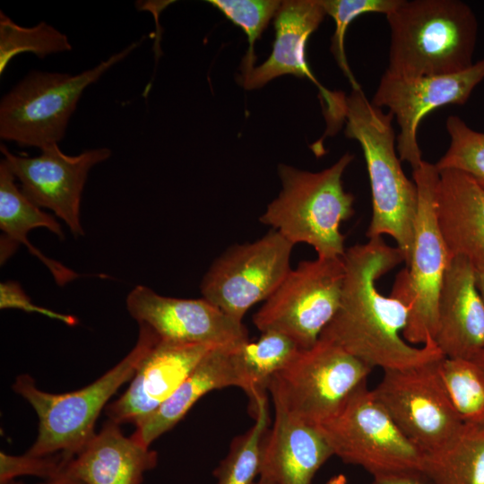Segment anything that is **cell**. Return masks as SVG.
<instances>
[{
    "label": "cell",
    "instance_id": "cell-10",
    "mask_svg": "<svg viewBox=\"0 0 484 484\" xmlns=\"http://www.w3.org/2000/svg\"><path fill=\"white\" fill-rule=\"evenodd\" d=\"M439 359L405 369L385 370L372 390L424 456L454 445L467 428L442 383L437 370Z\"/></svg>",
    "mask_w": 484,
    "mask_h": 484
},
{
    "label": "cell",
    "instance_id": "cell-14",
    "mask_svg": "<svg viewBox=\"0 0 484 484\" xmlns=\"http://www.w3.org/2000/svg\"><path fill=\"white\" fill-rule=\"evenodd\" d=\"M0 150L21 182L23 194L39 208L51 210L75 238L84 235L80 206L88 173L93 166L107 160L111 151L102 147L71 156L55 143L42 149L39 156L29 158L12 153L3 144Z\"/></svg>",
    "mask_w": 484,
    "mask_h": 484
},
{
    "label": "cell",
    "instance_id": "cell-7",
    "mask_svg": "<svg viewBox=\"0 0 484 484\" xmlns=\"http://www.w3.org/2000/svg\"><path fill=\"white\" fill-rule=\"evenodd\" d=\"M418 189L413 248L410 262L393 282L391 296L409 309L402 336L410 344H425L434 339L438 317L439 296L452 259L436 214L439 171L423 160L412 172Z\"/></svg>",
    "mask_w": 484,
    "mask_h": 484
},
{
    "label": "cell",
    "instance_id": "cell-33",
    "mask_svg": "<svg viewBox=\"0 0 484 484\" xmlns=\"http://www.w3.org/2000/svg\"><path fill=\"white\" fill-rule=\"evenodd\" d=\"M0 307L3 308H20L27 312H35L44 315L48 317L59 320L68 325L77 324L76 318L72 315H62L53 312L49 309L39 307L33 305L30 299L20 285L13 281L1 283L0 285Z\"/></svg>",
    "mask_w": 484,
    "mask_h": 484
},
{
    "label": "cell",
    "instance_id": "cell-39",
    "mask_svg": "<svg viewBox=\"0 0 484 484\" xmlns=\"http://www.w3.org/2000/svg\"><path fill=\"white\" fill-rule=\"evenodd\" d=\"M254 484H276V483L268 478L259 476L258 480L255 481Z\"/></svg>",
    "mask_w": 484,
    "mask_h": 484
},
{
    "label": "cell",
    "instance_id": "cell-36",
    "mask_svg": "<svg viewBox=\"0 0 484 484\" xmlns=\"http://www.w3.org/2000/svg\"><path fill=\"white\" fill-rule=\"evenodd\" d=\"M472 359L480 366V367L484 372V349L480 353H478ZM473 428L484 431V420L480 425Z\"/></svg>",
    "mask_w": 484,
    "mask_h": 484
},
{
    "label": "cell",
    "instance_id": "cell-4",
    "mask_svg": "<svg viewBox=\"0 0 484 484\" xmlns=\"http://www.w3.org/2000/svg\"><path fill=\"white\" fill-rule=\"evenodd\" d=\"M354 156L343 154L334 164L310 172L280 164L281 190L266 207L260 221L294 246L307 244L317 257H342L346 248L340 230L354 214V196L343 187L342 176Z\"/></svg>",
    "mask_w": 484,
    "mask_h": 484
},
{
    "label": "cell",
    "instance_id": "cell-18",
    "mask_svg": "<svg viewBox=\"0 0 484 484\" xmlns=\"http://www.w3.org/2000/svg\"><path fill=\"white\" fill-rule=\"evenodd\" d=\"M433 340L447 358L472 359L484 349V304L463 257H453L446 269Z\"/></svg>",
    "mask_w": 484,
    "mask_h": 484
},
{
    "label": "cell",
    "instance_id": "cell-6",
    "mask_svg": "<svg viewBox=\"0 0 484 484\" xmlns=\"http://www.w3.org/2000/svg\"><path fill=\"white\" fill-rule=\"evenodd\" d=\"M141 43L134 41L78 74L30 72L0 101V137L40 150L58 143L84 90Z\"/></svg>",
    "mask_w": 484,
    "mask_h": 484
},
{
    "label": "cell",
    "instance_id": "cell-22",
    "mask_svg": "<svg viewBox=\"0 0 484 484\" xmlns=\"http://www.w3.org/2000/svg\"><path fill=\"white\" fill-rule=\"evenodd\" d=\"M234 346H217L210 350L174 393L157 411L134 425L132 436L150 446L172 429L206 393L225 387H239Z\"/></svg>",
    "mask_w": 484,
    "mask_h": 484
},
{
    "label": "cell",
    "instance_id": "cell-27",
    "mask_svg": "<svg viewBox=\"0 0 484 484\" xmlns=\"http://www.w3.org/2000/svg\"><path fill=\"white\" fill-rule=\"evenodd\" d=\"M437 370L456 411L471 427L484 420V372L473 359L442 357Z\"/></svg>",
    "mask_w": 484,
    "mask_h": 484
},
{
    "label": "cell",
    "instance_id": "cell-28",
    "mask_svg": "<svg viewBox=\"0 0 484 484\" xmlns=\"http://www.w3.org/2000/svg\"><path fill=\"white\" fill-rule=\"evenodd\" d=\"M68 37L45 22L33 27H22L0 12V74L17 55L30 52L39 58L69 51Z\"/></svg>",
    "mask_w": 484,
    "mask_h": 484
},
{
    "label": "cell",
    "instance_id": "cell-9",
    "mask_svg": "<svg viewBox=\"0 0 484 484\" xmlns=\"http://www.w3.org/2000/svg\"><path fill=\"white\" fill-rule=\"evenodd\" d=\"M344 275L342 257L299 262L254 315V324L287 335L301 350L313 347L339 309Z\"/></svg>",
    "mask_w": 484,
    "mask_h": 484
},
{
    "label": "cell",
    "instance_id": "cell-37",
    "mask_svg": "<svg viewBox=\"0 0 484 484\" xmlns=\"http://www.w3.org/2000/svg\"><path fill=\"white\" fill-rule=\"evenodd\" d=\"M45 484H83V483L73 479L61 477L54 480L47 481Z\"/></svg>",
    "mask_w": 484,
    "mask_h": 484
},
{
    "label": "cell",
    "instance_id": "cell-30",
    "mask_svg": "<svg viewBox=\"0 0 484 484\" xmlns=\"http://www.w3.org/2000/svg\"><path fill=\"white\" fill-rule=\"evenodd\" d=\"M230 22L241 28L246 35L248 49L241 62L240 76L247 74L255 67L256 56L255 43L274 18L281 1L279 0H209Z\"/></svg>",
    "mask_w": 484,
    "mask_h": 484
},
{
    "label": "cell",
    "instance_id": "cell-23",
    "mask_svg": "<svg viewBox=\"0 0 484 484\" xmlns=\"http://www.w3.org/2000/svg\"><path fill=\"white\" fill-rule=\"evenodd\" d=\"M37 228H45L64 238V232L54 216L43 212L30 201L15 184V177L4 160L0 162V229L1 263L12 255L16 246L23 244L30 253L39 258L50 271L59 286L75 280L79 275L64 264L43 255L30 244L27 234Z\"/></svg>",
    "mask_w": 484,
    "mask_h": 484
},
{
    "label": "cell",
    "instance_id": "cell-17",
    "mask_svg": "<svg viewBox=\"0 0 484 484\" xmlns=\"http://www.w3.org/2000/svg\"><path fill=\"white\" fill-rule=\"evenodd\" d=\"M215 345L187 344L158 337L141 359L130 385L105 413L119 425H136L157 411Z\"/></svg>",
    "mask_w": 484,
    "mask_h": 484
},
{
    "label": "cell",
    "instance_id": "cell-31",
    "mask_svg": "<svg viewBox=\"0 0 484 484\" xmlns=\"http://www.w3.org/2000/svg\"><path fill=\"white\" fill-rule=\"evenodd\" d=\"M326 15L335 22V30L332 38L331 51L352 89L361 88L355 79L344 49V39L347 29L357 17L368 13H379L387 15L394 10L402 0H321Z\"/></svg>",
    "mask_w": 484,
    "mask_h": 484
},
{
    "label": "cell",
    "instance_id": "cell-16",
    "mask_svg": "<svg viewBox=\"0 0 484 484\" xmlns=\"http://www.w3.org/2000/svg\"><path fill=\"white\" fill-rule=\"evenodd\" d=\"M326 13L321 0H286L274 17L275 38L272 51L260 65L240 76L244 89L251 91L264 86L281 75L291 74L308 78L319 89L324 102L327 133H335L344 121L346 96L341 91H330L315 78L307 60V43Z\"/></svg>",
    "mask_w": 484,
    "mask_h": 484
},
{
    "label": "cell",
    "instance_id": "cell-8",
    "mask_svg": "<svg viewBox=\"0 0 484 484\" xmlns=\"http://www.w3.org/2000/svg\"><path fill=\"white\" fill-rule=\"evenodd\" d=\"M371 371L339 346L319 339L272 376L268 391L272 402L293 417L321 426L367 384Z\"/></svg>",
    "mask_w": 484,
    "mask_h": 484
},
{
    "label": "cell",
    "instance_id": "cell-29",
    "mask_svg": "<svg viewBox=\"0 0 484 484\" xmlns=\"http://www.w3.org/2000/svg\"><path fill=\"white\" fill-rule=\"evenodd\" d=\"M449 146L435 163L438 171L458 169L471 176L484 188V132L470 127L460 117L449 116L445 122Z\"/></svg>",
    "mask_w": 484,
    "mask_h": 484
},
{
    "label": "cell",
    "instance_id": "cell-13",
    "mask_svg": "<svg viewBox=\"0 0 484 484\" xmlns=\"http://www.w3.org/2000/svg\"><path fill=\"white\" fill-rule=\"evenodd\" d=\"M484 80V58L470 68L451 74L398 77L385 72L372 103L387 108L399 126L396 150L402 161L413 170L423 161L417 133L424 117L446 105H463L473 90Z\"/></svg>",
    "mask_w": 484,
    "mask_h": 484
},
{
    "label": "cell",
    "instance_id": "cell-12",
    "mask_svg": "<svg viewBox=\"0 0 484 484\" xmlns=\"http://www.w3.org/2000/svg\"><path fill=\"white\" fill-rule=\"evenodd\" d=\"M294 245L274 229L259 239L235 245L217 257L204 274L203 298L234 320L265 301L290 272Z\"/></svg>",
    "mask_w": 484,
    "mask_h": 484
},
{
    "label": "cell",
    "instance_id": "cell-35",
    "mask_svg": "<svg viewBox=\"0 0 484 484\" xmlns=\"http://www.w3.org/2000/svg\"><path fill=\"white\" fill-rule=\"evenodd\" d=\"M476 287L484 304V265L474 269Z\"/></svg>",
    "mask_w": 484,
    "mask_h": 484
},
{
    "label": "cell",
    "instance_id": "cell-24",
    "mask_svg": "<svg viewBox=\"0 0 484 484\" xmlns=\"http://www.w3.org/2000/svg\"><path fill=\"white\" fill-rule=\"evenodd\" d=\"M300 350L292 339L275 331L261 332L256 340L248 339L233 347L239 388L249 399L253 417L259 401L267 397L272 376L293 360Z\"/></svg>",
    "mask_w": 484,
    "mask_h": 484
},
{
    "label": "cell",
    "instance_id": "cell-3",
    "mask_svg": "<svg viewBox=\"0 0 484 484\" xmlns=\"http://www.w3.org/2000/svg\"><path fill=\"white\" fill-rule=\"evenodd\" d=\"M393 118L390 112L369 101L361 88L346 96L344 133L361 146L371 187L372 216L367 237L390 236L407 266L413 248L418 189L402 168Z\"/></svg>",
    "mask_w": 484,
    "mask_h": 484
},
{
    "label": "cell",
    "instance_id": "cell-11",
    "mask_svg": "<svg viewBox=\"0 0 484 484\" xmlns=\"http://www.w3.org/2000/svg\"><path fill=\"white\" fill-rule=\"evenodd\" d=\"M333 455L359 466L373 477L421 469L424 454L401 431L367 384L341 410L319 426Z\"/></svg>",
    "mask_w": 484,
    "mask_h": 484
},
{
    "label": "cell",
    "instance_id": "cell-15",
    "mask_svg": "<svg viewBox=\"0 0 484 484\" xmlns=\"http://www.w3.org/2000/svg\"><path fill=\"white\" fill-rule=\"evenodd\" d=\"M126 309L160 339L178 343L231 346L249 339L238 322L205 298L165 297L138 285L125 299Z\"/></svg>",
    "mask_w": 484,
    "mask_h": 484
},
{
    "label": "cell",
    "instance_id": "cell-32",
    "mask_svg": "<svg viewBox=\"0 0 484 484\" xmlns=\"http://www.w3.org/2000/svg\"><path fill=\"white\" fill-rule=\"evenodd\" d=\"M70 459L63 454L48 456H31L27 454L14 456L0 453V484L28 475L54 480L61 477L65 463Z\"/></svg>",
    "mask_w": 484,
    "mask_h": 484
},
{
    "label": "cell",
    "instance_id": "cell-5",
    "mask_svg": "<svg viewBox=\"0 0 484 484\" xmlns=\"http://www.w3.org/2000/svg\"><path fill=\"white\" fill-rule=\"evenodd\" d=\"M158 336L139 324L134 347L117 365L91 384L73 392L53 393L37 387L34 379L20 375L13 390L25 399L39 419L38 436L27 451L31 456L63 454L72 458L95 436V423L117 391L134 376Z\"/></svg>",
    "mask_w": 484,
    "mask_h": 484
},
{
    "label": "cell",
    "instance_id": "cell-19",
    "mask_svg": "<svg viewBox=\"0 0 484 484\" xmlns=\"http://www.w3.org/2000/svg\"><path fill=\"white\" fill-rule=\"evenodd\" d=\"M262 449L259 476L276 484H311L333 455L319 426L304 422L288 413L279 403Z\"/></svg>",
    "mask_w": 484,
    "mask_h": 484
},
{
    "label": "cell",
    "instance_id": "cell-21",
    "mask_svg": "<svg viewBox=\"0 0 484 484\" xmlns=\"http://www.w3.org/2000/svg\"><path fill=\"white\" fill-rule=\"evenodd\" d=\"M436 214L451 257L484 265V188L463 171L440 170Z\"/></svg>",
    "mask_w": 484,
    "mask_h": 484
},
{
    "label": "cell",
    "instance_id": "cell-25",
    "mask_svg": "<svg viewBox=\"0 0 484 484\" xmlns=\"http://www.w3.org/2000/svg\"><path fill=\"white\" fill-rule=\"evenodd\" d=\"M422 471L434 484H484V431L467 425L454 445L424 456Z\"/></svg>",
    "mask_w": 484,
    "mask_h": 484
},
{
    "label": "cell",
    "instance_id": "cell-1",
    "mask_svg": "<svg viewBox=\"0 0 484 484\" xmlns=\"http://www.w3.org/2000/svg\"><path fill=\"white\" fill-rule=\"evenodd\" d=\"M342 261L341 304L319 339L339 346L372 369L384 371L420 366L444 356L433 339L421 347L404 340L408 307L377 289L383 275L404 263L397 246L387 245L382 237L369 238L346 248Z\"/></svg>",
    "mask_w": 484,
    "mask_h": 484
},
{
    "label": "cell",
    "instance_id": "cell-34",
    "mask_svg": "<svg viewBox=\"0 0 484 484\" xmlns=\"http://www.w3.org/2000/svg\"><path fill=\"white\" fill-rule=\"evenodd\" d=\"M372 484H434L421 469L405 470L373 477Z\"/></svg>",
    "mask_w": 484,
    "mask_h": 484
},
{
    "label": "cell",
    "instance_id": "cell-40",
    "mask_svg": "<svg viewBox=\"0 0 484 484\" xmlns=\"http://www.w3.org/2000/svg\"><path fill=\"white\" fill-rule=\"evenodd\" d=\"M4 484H21V483L15 482L14 480H12V481H9V482L4 483ZM43 484H45V483H43Z\"/></svg>",
    "mask_w": 484,
    "mask_h": 484
},
{
    "label": "cell",
    "instance_id": "cell-20",
    "mask_svg": "<svg viewBox=\"0 0 484 484\" xmlns=\"http://www.w3.org/2000/svg\"><path fill=\"white\" fill-rule=\"evenodd\" d=\"M158 454L134 436H125L120 425L108 419L74 456L61 477L83 484H142L145 472L157 465ZM60 477V478H61Z\"/></svg>",
    "mask_w": 484,
    "mask_h": 484
},
{
    "label": "cell",
    "instance_id": "cell-2",
    "mask_svg": "<svg viewBox=\"0 0 484 484\" xmlns=\"http://www.w3.org/2000/svg\"><path fill=\"white\" fill-rule=\"evenodd\" d=\"M386 72L398 77L451 74L473 64L478 21L460 0H402L386 15Z\"/></svg>",
    "mask_w": 484,
    "mask_h": 484
},
{
    "label": "cell",
    "instance_id": "cell-26",
    "mask_svg": "<svg viewBox=\"0 0 484 484\" xmlns=\"http://www.w3.org/2000/svg\"><path fill=\"white\" fill-rule=\"evenodd\" d=\"M254 425L230 444L227 456L214 470L216 484H254L259 475L264 441L269 429L268 398L260 400Z\"/></svg>",
    "mask_w": 484,
    "mask_h": 484
},
{
    "label": "cell",
    "instance_id": "cell-38",
    "mask_svg": "<svg viewBox=\"0 0 484 484\" xmlns=\"http://www.w3.org/2000/svg\"><path fill=\"white\" fill-rule=\"evenodd\" d=\"M325 484H348V481L346 476L341 473L331 477Z\"/></svg>",
    "mask_w": 484,
    "mask_h": 484
}]
</instances>
